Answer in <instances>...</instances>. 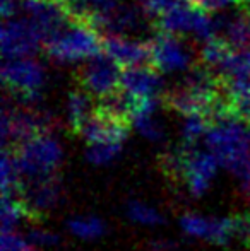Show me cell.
<instances>
[{
	"label": "cell",
	"mask_w": 250,
	"mask_h": 251,
	"mask_svg": "<svg viewBox=\"0 0 250 251\" xmlns=\"http://www.w3.org/2000/svg\"><path fill=\"white\" fill-rule=\"evenodd\" d=\"M242 9H244L245 12H247L249 16H250V2H249V3H245V5H242Z\"/></svg>",
	"instance_id": "25"
},
{
	"label": "cell",
	"mask_w": 250,
	"mask_h": 251,
	"mask_svg": "<svg viewBox=\"0 0 250 251\" xmlns=\"http://www.w3.org/2000/svg\"><path fill=\"white\" fill-rule=\"evenodd\" d=\"M129 212L136 221L144 222V224H158V222H161L160 215L154 210H151V208L144 207L142 203H130Z\"/></svg>",
	"instance_id": "19"
},
{
	"label": "cell",
	"mask_w": 250,
	"mask_h": 251,
	"mask_svg": "<svg viewBox=\"0 0 250 251\" xmlns=\"http://www.w3.org/2000/svg\"><path fill=\"white\" fill-rule=\"evenodd\" d=\"M70 229L81 238H96L103 232V226L96 219H89V221H72L70 222Z\"/></svg>",
	"instance_id": "17"
},
{
	"label": "cell",
	"mask_w": 250,
	"mask_h": 251,
	"mask_svg": "<svg viewBox=\"0 0 250 251\" xmlns=\"http://www.w3.org/2000/svg\"><path fill=\"white\" fill-rule=\"evenodd\" d=\"M242 195L247 200H250V176L244 179V185H242Z\"/></svg>",
	"instance_id": "24"
},
{
	"label": "cell",
	"mask_w": 250,
	"mask_h": 251,
	"mask_svg": "<svg viewBox=\"0 0 250 251\" xmlns=\"http://www.w3.org/2000/svg\"><path fill=\"white\" fill-rule=\"evenodd\" d=\"M93 96L86 93L84 89L76 86L67 98V132L70 135H81L86 120L89 118L91 111L94 108Z\"/></svg>",
	"instance_id": "13"
},
{
	"label": "cell",
	"mask_w": 250,
	"mask_h": 251,
	"mask_svg": "<svg viewBox=\"0 0 250 251\" xmlns=\"http://www.w3.org/2000/svg\"><path fill=\"white\" fill-rule=\"evenodd\" d=\"M213 36L223 40L233 51L250 47V16L240 7L237 14L213 17Z\"/></svg>",
	"instance_id": "10"
},
{
	"label": "cell",
	"mask_w": 250,
	"mask_h": 251,
	"mask_svg": "<svg viewBox=\"0 0 250 251\" xmlns=\"http://www.w3.org/2000/svg\"><path fill=\"white\" fill-rule=\"evenodd\" d=\"M124 67L108 53L101 51L81 63L72 74L74 84L86 91L93 100H101L122 87Z\"/></svg>",
	"instance_id": "4"
},
{
	"label": "cell",
	"mask_w": 250,
	"mask_h": 251,
	"mask_svg": "<svg viewBox=\"0 0 250 251\" xmlns=\"http://www.w3.org/2000/svg\"><path fill=\"white\" fill-rule=\"evenodd\" d=\"M153 65L160 72H177L187 70L199 62V50H194V45L182 34L168 31H156V36L151 40Z\"/></svg>",
	"instance_id": "5"
},
{
	"label": "cell",
	"mask_w": 250,
	"mask_h": 251,
	"mask_svg": "<svg viewBox=\"0 0 250 251\" xmlns=\"http://www.w3.org/2000/svg\"><path fill=\"white\" fill-rule=\"evenodd\" d=\"M192 7L202 10V12L213 14L218 10L226 9L228 5H240V0H187Z\"/></svg>",
	"instance_id": "18"
},
{
	"label": "cell",
	"mask_w": 250,
	"mask_h": 251,
	"mask_svg": "<svg viewBox=\"0 0 250 251\" xmlns=\"http://www.w3.org/2000/svg\"><path fill=\"white\" fill-rule=\"evenodd\" d=\"M182 226L189 234L199 236L216 245H228L231 241L228 222L224 221H209L199 215H185L182 217Z\"/></svg>",
	"instance_id": "12"
},
{
	"label": "cell",
	"mask_w": 250,
	"mask_h": 251,
	"mask_svg": "<svg viewBox=\"0 0 250 251\" xmlns=\"http://www.w3.org/2000/svg\"><path fill=\"white\" fill-rule=\"evenodd\" d=\"M103 51L113 56L122 67L153 65L151 41L129 40L124 34H105Z\"/></svg>",
	"instance_id": "9"
},
{
	"label": "cell",
	"mask_w": 250,
	"mask_h": 251,
	"mask_svg": "<svg viewBox=\"0 0 250 251\" xmlns=\"http://www.w3.org/2000/svg\"><path fill=\"white\" fill-rule=\"evenodd\" d=\"M2 82L5 93L16 102L36 106L41 101V89L47 82L43 65L31 58L5 60L2 67Z\"/></svg>",
	"instance_id": "3"
},
{
	"label": "cell",
	"mask_w": 250,
	"mask_h": 251,
	"mask_svg": "<svg viewBox=\"0 0 250 251\" xmlns=\"http://www.w3.org/2000/svg\"><path fill=\"white\" fill-rule=\"evenodd\" d=\"M31 239H33V241H36V243H55V241H57V238H55V236L48 234V232H38V231L31 234Z\"/></svg>",
	"instance_id": "23"
},
{
	"label": "cell",
	"mask_w": 250,
	"mask_h": 251,
	"mask_svg": "<svg viewBox=\"0 0 250 251\" xmlns=\"http://www.w3.org/2000/svg\"><path fill=\"white\" fill-rule=\"evenodd\" d=\"M136 125H137V128H139V132L142 133V135H146L147 139L160 140L161 137H163V132H161L160 125H158V123L151 118V115L149 116H142V118H137Z\"/></svg>",
	"instance_id": "20"
},
{
	"label": "cell",
	"mask_w": 250,
	"mask_h": 251,
	"mask_svg": "<svg viewBox=\"0 0 250 251\" xmlns=\"http://www.w3.org/2000/svg\"><path fill=\"white\" fill-rule=\"evenodd\" d=\"M118 151H120V144H96V146H91L87 157L100 164V162H108L110 159H113Z\"/></svg>",
	"instance_id": "16"
},
{
	"label": "cell",
	"mask_w": 250,
	"mask_h": 251,
	"mask_svg": "<svg viewBox=\"0 0 250 251\" xmlns=\"http://www.w3.org/2000/svg\"><path fill=\"white\" fill-rule=\"evenodd\" d=\"M182 2H185V0H139V5L142 7L147 19L154 21L156 17H160L161 14L173 9L175 5H178V3H182Z\"/></svg>",
	"instance_id": "15"
},
{
	"label": "cell",
	"mask_w": 250,
	"mask_h": 251,
	"mask_svg": "<svg viewBox=\"0 0 250 251\" xmlns=\"http://www.w3.org/2000/svg\"><path fill=\"white\" fill-rule=\"evenodd\" d=\"M43 48L57 63L83 62L103 51V36L93 26L72 17L65 29Z\"/></svg>",
	"instance_id": "1"
},
{
	"label": "cell",
	"mask_w": 250,
	"mask_h": 251,
	"mask_svg": "<svg viewBox=\"0 0 250 251\" xmlns=\"http://www.w3.org/2000/svg\"><path fill=\"white\" fill-rule=\"evenodd\" d=\"M43 45L29 19H5L2 27V53L5 60L24 58L40 53Z\"/></svg>",
	"instance_id": "7"
},
{
	"label": "cell",
	"mask_w": 250,
	"mask_h": 251,
	"mask_svg": "<svg viewBox=\"0 0 250 251\" xmlns=\"http://www.w3.org/2000/svg\"><path fill=\"white\" fill-rule=\"evenodd\" d=\"M2 251H34V250L21 236L9 231V232H3L2 236Z\"/></svg>",
	"instance_id": "21"
},
{
	"label": "cell",
	"mask_w": 250,
	"mask_h": 251,
	"mask_svg": "<svg viewBox=\"0 0 250 251\" xmlns=\"http://www.w3.org/2000/svg\"><path fill=\"white\" fill-rule=\"evenodd\" d=\"M122 87L130 94L161 96L163 80H161L160 70L154 65L125 67L122 72Z\"/></svg>",
	"instance_id": "11"
},
{
	"label": "cell",
	"mask_w": 250,
	"mask_h": 251,
	"mask_svg": "<svg viewBox=\"0 0 250 251\" xmlns=\"http://www.w3.org/2000/svg\"><path fill=\"white\" fill-rule=\"evenodd\" d=\"M55 2H60V3H65V5H69L70 0H55Z\"/></svg>",
	"instance_id": "26"
},
{
	"label": "cell",
	"mask_w": 250,
	"mask_h": 251,
	"mask_svg": "<svg viewBox=\"0 0 250 251\" xmlns=\"http://www.w3.org/2000/svg\"><path fill=\"white\" fill-rule=\"evenodd\" d=\"M21 7L40 34L43 47L55 40L72 21L69 7L55 0H21Z\"/></svg>",
	"instance_id": "6"
},
{
	"label": "cell",
	"mask_w": 250,
	"mask_h": 251,
	"mask_svg": "<svg viewBox=\"0 0 250 251\" xmlns=\"http://www.w3.org/2000/svg\"><path fill=\"white\" fill-rule=\"evenodd\" d=\"M21 5H17V0H2V16L3 19H10L17 12Z\"/></svg>",
	"instance_id": "22"
},
{
	"label": "cell",
	"mask_w": 250,
	"mask_h": 251,
	"mask_svg": "<svg viewBox=\"0 0 250 251\" xmlns=\"http://www.w3.org/2000/svg\"><path fill=\"white\" fill-rule=\"evenodd\" d=\"M230 236L233 241H238L242 246L250 248V212H237L226 219Z\"/></svg>",
	"instance_id": "14"
},
{
	"label": "cell",
	"mask_w": 250,
	"mask_h": 251,
	"mask_svg": "<svg viewBox=\"0 0 250 251\" xmlns=\"http://www.w3.org/2000/svg\"><path fill=\"white\" fill-rule=\"evenodd\" d=\"M14 154L21 179L41 178L58 173L62 162V147L50 133L36 135L16 146H3Z\"/></svg>",
	"instance_id": "2"
},
{
	"label": "cell",
	"mask_w": 250,
	"mask_h": 251,
	"mask_svg": "<svg viewBox=\"0 0 250 251\" xmlns=\"http://www.w3.org/2000/svg\"><path fill=\"white\" fill-rule=\"evenodd\" d=\"M130 123L117 120L113 116L107 115L96 106L91 111L89 118L86 120L81 137L86 140L89 146L96 144H122L129 135Z\"/></svg>",
	"instance_id": "8"
}]
</instances>
